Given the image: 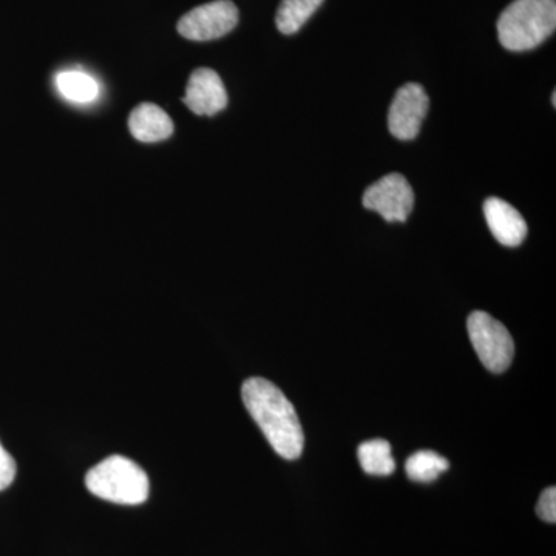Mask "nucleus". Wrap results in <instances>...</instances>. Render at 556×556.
<instances>
[{"label": "nucleus", "instance_id": "14", "mask_svg": "<svg viewBox=\"0 0 556 556\" xmlns=\"http://www.w3.org/2000/svg\"><path fill=\"white\" fill-rule=\"evenodd\" d=\"M450 468V463L444 456L430 450H420L408 457L405 464L407 477L415 482H433Z\"/></svg>", "mask_w": 556, "mask_h": 556}, {"label": "nucleus", "instance_id": "13", "mask_svg": "<svg viewBox=\"0 0 556 556\" xmlns=\"http://www.w3.org/2000/svg\"><path fill=\"white\" fill-rule=\"evenodd\" d=\"M324 0H281L277 10L276 24L283 35H294L318 10Z\"/></svg>", "mask_w": 556, "mask_h": 556}, {"label": "nucleus", "instance_id": "2", "mask_svg": "<svg viewBox=\"0 0 556 556\" xmlns=\"http://www.w3.org/2000/svg\"><path fill=\"white\" fill-rule=\"evenodd\" d=\"M556 0H515L497 21L501 46L510 51L536 49L554 35Z\"/></svg>", "mask_w": 556, "mask_h": 556}, {"label": "nucleus", "instance_id": "10", "mask_svg": "<svg viewBox=\"0 0 556 556\" xmlns=\"http://www.w3.org/2000/svg\"><path fill=\"white\" fill-rule=\"evenodd\" d=\"M129 129L138 141L160 142L172 137L174 123L159 105L144 102L130 113Z\"/></svg>", "mask_w": 556, "mask_h": 556}, {"label": "nucleus", "instance_id": "16", "mask_svg": "<svg viewBox=\"0 0 556 556\" xmlns=\"http://www.w3.org/2000/svg\"><path fill=\"white\" fill-rule=\"evenodd\" d=\"M16 460H14V457L0 444V492L9 489V486L13 484L14 478H16Z\"/></svg>", "mask_w": 556, "mask_h": 556}, {"label": "nucleus", "instance_id": "6", "mask_svg": "<svg viewBox=\"0 0 556 556\" xmlns=\"http://www.w3.org/2000/svg\"><path fill=\"white\" fill-rule=\"evenodd\" d=\"M362 201L368 211L378 212L386 222L404 223L415 207V192L404 175L390 174L369 186Z\"/></svg>", "mask_w": 556, "mask_h": 556}, {"label": "nucleus", "instance_id": "3", "mask_svg": "<svg viewBox=\"0 0 556 556\" xmlns=\"http://www.w3.org/2000/svg\"><path fill=\"white\" fill-rule=\"evenodd\" d=\"M90 493L110 503L139 506L149 497L148 473L137 463L119 455L105 457L86 477Z\"/></svg>", "mask_w": 556, "mask_h": 556}, {"label": "nucleus", "instance_id": "4", "mask_svg": "<svg viewBox=\"0 0 556 556\" xmlns=\"http://www.w3.org/2000/svg\"><path fill=\"white\" fill-rule=\"evenodd\" d=\"M467 329L482 365L495 375L507 371L515 356V342L508 329L484 311L470 314Z\"/></svg>", "mask_w": 556, "mask_h": 556}, {"label": "nucleus", "instance_id": "7", "mask_svg": "<svg viewBox=\"0 0 556 556\" xmlns=\"http://www.w3.org/2000/svg\"><path fill=\"white\" fill-rule=\"evenodd\" d=\"M427 91L420 84L408 83L397 90L388 112V129L402 141H409L419 135L428 112Z\"/></svg>", "mask_w": 556, "mask_h": 556}, {"label": "nucleus", "instance_id": "17", "mask_svg": "<svg viewBox=\"0 0 556 556\" xmlns=\"http://www.w3.org/2000/svg\"><path fill=\"white\" fill-rule=\"evenodd\" d=\"M555 98H556V93H555V91H554V94H552V104H554V105H556V100H555Z\"/></svg>", "mask_w": 556, "mask_h": 556}, {"label": "nucleus", "instance_id": "12", "mask_svg": "<svg viewBox=\"0 0 556 556\" xmlns=\"http://www.w3.org/2000/svg\"><path fill=\"white\" fill-rule=\"evenodd\" d=\"M56 87L65 100L78 102V104H89L100 94V86L93 76L79 72V70L60 73L56 76Z\"/></svg>", "mask_w": 556, "mask_h": 556}, {"label": "nucleus", "instance_id": "15", "mask_svg": "<svg viewBox=\"0 0 556 556\" xmlns=\"http://www.w3.org/2000/svg\"><path fill=\"white\" fill-rule=\"evenodd\" d=\"M536 515L543 521L555 525L556 522V489L555 486H548L544 490L540 501L536 504Z\"/></svg>", "mask_w": 556, "mask_h": 556}, {"label": "nucleus", "instance_id": "5", "mask_svg": "<svg viewBox=\"0 0 556 556\" xmlns=\"http://www.w3.org/2000/svg\"><path fill=\"white\" fill-rule=\"evenodd\" d=\"M239 24V9L230 0H215L190 10L178 22V33L189 40H214L228 35Z\"/></svg>", "mask_w": 556, "mask_h": 556}, {"label": "nucleus", "instance_id": "9", "mask_svg": "<svg viewBox=\"0 0 556 556\" xmlns=\"http://www.w3.org/2000/svg\"><path fill=\"white\" fill-rule=\"evenodd\" d=\"M486 225L493 237L507 248H517L527 237V223L507 201L490 197L484 203Z\"/></svg>", "mask_w": 556, "mask_h": 556}, {"label": "nucleus", "instance_id": "1", "mask_svg": "<svg viewBox=\"0 0 556 556\" xmlns=\"http://www.w3.org/2000/svg\"><path fill=\"white\" fill-rule=\"evenodd\" d=\"M241 397L277 455L298 459L305 447V434L294 405L283 391L269 380L251 378L241 387Z\"/></svg>", "mask_w": 556, "mask_h": 556}, {"label": "nucleus", "instance_id": "8", "mask_svg": "<svg viewBox=\"0 0 556 556\" xmlns=\"http://www.w3.org/2000/svg\"><path fill=\"white\" fill-rule=\"evenodd\" d=\"M182 101L195 115L214 116L228 105V91L217 72L199 68L190 75Z\"/></svg>", "mask_w": 556, "mask_h": 556}, {"label": "nucleus", "instance_id": "11", "mask_svg": "<svg viewBox=\"0 0 556 556\" xmlns=\"http://www.w3.org/2000/svg\"><path fill=\"white\" fill-rule=\"evenodd\" d=\"M357 456L365 473L371 477H390L396 470L390 442L383 439L364 442L357 450Z\"/></svg>", "mask_w": 556, "mask_h": 556}]
</instances>
